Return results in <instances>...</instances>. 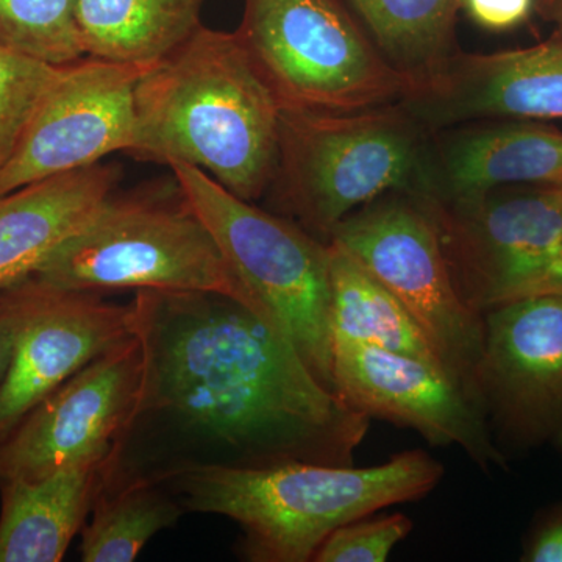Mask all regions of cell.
I'll list each match as a JSON object with an SVG mask.
<instances>
[{
	"instance_id": "cell-20",
	"label": "cell",
	"mask_w": 562,
	"mask_h": 562,
	"mask_svg": "<svg viewBox=\"0 0 562 562\" xmlns=\"http://www.w3.org/2000/svg\"><path fill=\"white\" fill-rule=\"evenodd\" d=\"M327 244L331 350L335 346L375 347L422 358L442 369L427 336L398 299L338 243Z\"/></svg>"
},
{
	"instance_id": "cell-3",
	"label": "cell",
	"mask_w": 562,
	"mask_h": 562,
	"mask_svg": "<svg viewBox=\"0 0 562 562\" xmlns=\"http://www.w3.org/2000/svg\"><path fill=\"white\" fill-rule=\"evenodd\" d=\"M442 475L441 462L409 450L371 468L303 460L191 464L168 479L187 512L217 514L241 527L247 560L306 562L336 528L419 501Z\"/></svg>"
},
{
	"instance_id": "cell-22",
	"label": "cell",
	"mask_w": 562,
	"mask_h": 562,
	"mask_svg": "<svg viewBox=\"0 0 562 562\" xmlns=\"http://www.w3.org/2000/svg\"><path fill=\"white\" fill-rule=\"evenodd\" d=\"M114 482V480H113ZM111 482L81 530L85 562H131L158 532L171 528L184 509L166 497L154 480Z\"/></svg>"
},
{
	"instance_id": "cell-25",
	"label": "cell",
	"mask_w": 562,
	"mask_h": 562,
	"mask_svg": "<svg viewBox=\"0 0 562 562\" xmlns=\"http://www.w3.org/2000/svg\"><path fill=\"white\" fill-rule=\"evenodd\" d=\"M413 530L405 514L361 517L342 525L322 542L314 562H384L392 550Z\"/></svg>"
},
{
	"instance_id": "cell-16",
	"label": "cell",
	"mask_w": 562,
	"mask_h": 562,
	"mask_svg": "<svg viewBox=\"0 0 562 562\" xmlns=\"http://www.w3.org/2000/svg\"><path fill=\"white\" fill-rule=\"evenodd\" d=\"M439 132L419 195L446 202L509 184H562V132L552 125L492 120Z\"/></svg>"
},
{
	"instance_id": "cell-2",
	"label": "cell",
	"mask_w": 562,
	"mask_h": 562,
	"mask_svg": "<svg viewBox=\"0 0 562 562\" xmlns=\"http://www.w3.org/2000/svg\"><path fill=\"white\" fill-rule=\"evenodd\" d=\"M281 110L236 32L201 25L140 76L128 154L194 166L254 202L276 177Z\"/></svg>"
},
{
	"instance_id": "cell-6",
	"label": "cell",
	"mask_w": 562,
	"mask_h": 562,
	"mask_svg": "<svg viewBox=\"0 0 562 562\" xmlns=\"http://www.w3.org/2000/svg\"><path fill=\"white\" fill-rule=\"evenodd\" d=\"M184 201L258 308L333 390L328 244L292 221L251 205L190 165L169 166ZM336 394V392H335Z\"/></svg>"
},
{
	"instance_id": "cell-18",
	"label": "cell",
	"mask_w": 562,
	"mask_h": 562,
	"mask_svg": "<svg viewBox=\"0 0 562 562\" xmlns=\"http://www.w3.org/2000/svg\"><path fill=\"white\" fill-rule=\"evenodd\" d=\"M120 169L95 165L0 198V290L27 279L113 195Z\"/></svg>"
},
{
	"instance_id": "cell-10",
	"label": "cell",
	"mask_w": 562,
	"mask_h": 562,
	"mask_svg": "<svg viewBox=\"0 0 562 562\" xmlns=\"http://www.w3.org/2000/svg\"><path fill=\"white\" fill-rule=\"evenodd\" d=\"M143 301V299H140ZM149 347L144 327L103 351L0 439V483L33 480L85 454L124 446L147 413Z\"/></svg>"
},
{
	"instance_id": "cell-9",
	"label": "cell",
	"mask_w": 562,
	"mask_h": 562,
	"mask_svg": "<svg viewBox=\"0 0 562 562\" xmlns=\"http://www.w3.org/2000/svg\"><path fill=\"white\" fill-rule=\"evenodd\" d=\"M427 202L454 284L483 314L522 297L562 246V184H509Z\"/></svg>"
},
{
	"instance_id": "cell-27",
	"label": "cell",
	"mask_w": 562,
	"mask_h": 562,
	"mask_svg": "<svg viewBox=\"0 0 562 562\" xmlns=\"http://www.w3.org/2000/svg\"><path fill=\"white\" fill-rule=\"evenodd\" d=\"M527 561L562 562V513L549 520L532 539Z\"/></svg>"
},
{
	"instance_id": "cell-12",
	"label": "cell",
	"mask_w": 562,
	"mask_h": 562,
	"mask_svg": "<svg viewBox=\"0 0 562 562\" xmlns=\"http://www.w3.org/2000/svg\"><path fill=\"white\" fill-rule=\"evenodd\" d=\"M7 290L14 341L0 383V439L70 376L143 325L139 292L128 305H117L95 292L61 290L33 276Z\"/></svg>"
},
{
	"instance_id": "cell-28",
	"label": "cell",
	"mask_w": 562,
	"mask_h": 562,
	"mask_svg": "<svg viewBox=\"0 0 562 562\" xmlns=\"http://www.w3.org/2000/svg\"><path fill=\"white\" fill-rule=\"evenodd\" d=\"M14 341V308L7 288L0 290V383L9 369Z\"/></svg>"
},
{
	"instance_id": "cell-30",
	"label": "cell",
	"mask_w": 562,
	"mask_h": 562,
	"mask_svg": "<svg viewBox=\"0 0 562 562\" xmlns=\"http://www.w3.org/2000/svg\"><path fill=\"white\" fill-rule=\"evenodd\" d=\"M536 11L543 21L552 22L554 32L562 35V0H539Z\"/></svg>"
},
{
	"instance_id": "cell-5",
	"label": "cell",
	"mask_w": 562,
	"mask_h": 562,
	"mask_svg": "<svg viewBox=\"0 0 562 562\" xmlns=\"http://www.w3.org/2000/svg\"><path fill=\"white\" fill-rule=\"evenodd\" d=\"M33 277L68 291L220 294L265 317L184 201L179 183L173 194L111 195Z\"/></svg>"
},
{
	"instance_id": "cell-19",
	"label": "cell",
	"mask_w": 562,
	"mask_h": 562,
	"mask_svg": "<svg viewBox=\"0 0 562 562\" xmlns=\"http://www.w3.org/2000/svg\"><path fill=\"white\" fill-rule=\"evenodd\" d=\"M206 0H77L81 47L101 60L154 65L202 24Z\"/></svg>"
},
{
	"instance_id": "cell-17",
	"label": "cell",
	"mask_w": 562,
	"mask_h": 562,
	"mask_svg": "<svg viewBox=\"0 0 562 562\" xmlns=\"http://www.w3.org/2000/svg\"><path fill=\"white\" fill-rule=\"evenodd\" d=\"M122 447L85 454L40 479L0 483V562L61 561L116 479Z\"/></svg>"
},
{
	"instance_id": "cell-14",
	"label": "cell",
	"mask_w": 562,
	"mask_h": 562,
	"mask_svg": "<svg viewBox=\"0 0 562 562\" xmlns=\"http://www.w3.org/2000/svg\"><path fill=\"white\" fill-rule=\"evenodd\" d=\"M331 357L333 390L351 408L458 446L480 468L505 465L486 414L435 362L364 346H335Z\"/></svg>"
},
{
	"instance_id": "cell-23",
	"label": "cell",
	"mask_w": 562,
	"mask_h": 562,
	"mask_svg": "<svg viewBox=\"0 0 562 562\" xmlns=\"http://www.w3.org/2000/svg\"><path fill=\"white\" fill-rule=\"evenodd\" d=\"M77 0H0V44L55 66L83 58Z\"/></svg>"
},
{
	"instance_id": "cell-15",
	"label": "cell",
	"mask_w": 562,
	"mask_h": 562,
	"mask_svg": "<svg viewBox=\"0 0 562 562\" xmlns=\"http://www.w3.org/2000/svg\"><path fill=\"white\" fill-rule=\"evenodd\" d=\"M398 103L430 133L476 121H562V35L524 49L458 50Z\"/></svg>"
},
{
	"instance_id": "cell-4",
	"label": "cell",
	"mask_w": 562,
	"mask_h": 562,
	"mask_svg": "<svg viewBox=\"0 0 562 562\" xmlns=\"http://www.w3.org/2000/svg\"><path fill=\"white\" fill-rule=\"evenodd\" d=\"M431 133L401 103L353 113L281 110L269 191L327 243L347 216L391 192L424 190Z\"/></svg>"
},
{
	"instance_id": "cell-1",
	"label": "cell",
	"mask_w": 562,
	"mask_h": 562,
	"mask_svg": "<svg viewBox=\"0 0 562 562\" xmlns=\"http://www.w3.org/2000/svg\"><path fill=\"white\" fill-rule=\"evenodd\" d=\"M138 292L147 412L177 414L258 464H353L371 419L328 390L272 322L220 294Z\"/></svg>"
},
{
	"instance_id": "cell-7",
	"label": "cell",
	"mask_w": 562,
	"mask_h": 562,
	"mask_svg": "<svg viewBox=\"0 0 562 562\" xmlns=\"http://www.w3.org/2000/svg\"><path fill=\"white\" fill-rule=\"evenodd\" d=\"M235 32L283 109L353 113L414 87L342 0H244Z\"/></svg>"
},
{
	"instance_id": "cell-11",
	"label": "cell",
	"mask_w": 562,
	"mask_h": 562,
	"mask_svg": "<svg viewBox=\"0 0 562 562\" xmlns=\"http://www.w3.org/2000/svg\"><path fill=\"white\" fill-rule=\"evenodd\" d=\"M476 395L498 449L562 453V297L528 295L483 313Z\"/></svg>"
},
{
	"instance_id": "cell-29",
	"label": "cell",
	"mask_w": 562,
	"mask_h": 562,
	"mask_svg": "<svg viewBox=\"0 0 562 562\" xmlns=\"http://www.w3.org/2000/svg\"><path fill=\"white\" fill-rule=\"evenodd\" d=\"M542 294L560 295V297H562V246L557 257L553 258V261L550 262V265L543 269L541 276L527 288L522 297Z\"/></svg>"
},
{
	"instance_id": "cell-8",
	"label": "cell",
	"mask_w": 562,
	"mask_h": 562,
	"mask_svg": "<svg viewBox=\"0 0 562 562\" xmlns=\"http://www.w3.org/2000/svg\"><path fill=\"white\" fill-rule=\"evenodd\" d=\"M328 241L349 251L398 299L427 336L443 371L480 406L476 371L483 353V314L461 297L427 202L413 192H391L347 216Z\"/></svg>"
},
{
	"instance_id": "cell-13",
	"label": "cell",
	"mask_w": 562,
	"mask_h": 562,
	"mask_svg": "<svg viewBox=\"0 0 562 562\" xmlns=\"http://www.w3.org/2000/svg\"><path fill=\"white\" fill-rule=\"evenodd\" d=\"M150 66L94 57L66 65L0 168V198L88 168L114 151L128 154L135 140L136 85Z\"/></svg>"
},
{
	"instance_id": "cell-24",
	"label": "cell",
	"mask_w": 562,
	"mask_h": 562,
	"mask_svg": "<svg viewBox=\"0 0 562 562\" xmlns=\"http://www.w3.org/2000/svg\"><path fill=\"white\" fill-rule=\"evenodd\" d=\"M63 68L0 44V168L20 146L33 114Z\"/></svg>"
},
{
	"instance_id": "cell-21",
	"label": "cell",
	"mask_w": 562,
	"mask_h": 562,
	"mask_svg": "<svg viewBox=\"0 0 562 562\" xmlns=\"http://www.w3.org/2000/svg\"><path fill=\"white\" fill-rule=\"evenodd\" d=\"M380 54L416 85L457 54L461 0H342Z\"/></svg>"
},
{
	"instance_id": "cell-26",
	"label": "cell",
	"mask_w": 562,
	"mask_h": 562,
	"mask_svg": "<svg viewBox=\"0 0 562 562\" xmlns=\"http://www.w3.org/2000/svg\"><path fill=\"white\" fill-rule=\"evenodd\" d=\"M461 10L487 32H509L530 20L536 0H461Z\"/></svg>"
}]
</instances>
